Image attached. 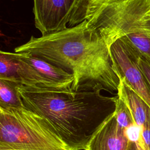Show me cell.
<instances>
[{
  "instance_id": "cell-4",
  "label": "cell",
  "mask_w": 150,
  "mask_h": 150,
  "mask_svg": "<svg viewBox=\"0 0 150 150\" xmlns=\"http://www.w3.org/2000/svg\"><path fill=\"white\" fill-rule=\"evenodd\" d=\"M0 149L71 150L44 118L25 106L0 107Z\"/></svg>"
},
{
  "instance_id": "cell-19",
  "label": "cell",
  "mask_w": 150,
  "mask_h": 150,
  "mask_svg": "<svg viewBox=\"0 0 150 150\" xmlns=\"http://www.w3.org/2000/svg\"><path fill=\"white\" fill-rule=\"evenodd\" d=\"M89 1H90V0H83L82 5H81V8H80V12H79V16L80 15V14H81V11H82L83 9L84 6H85V5H86V4L87 3V2H88Z\"/></svg>"
},
{
  "instance_id": "cell-11",
  "label": "cell",
  "mask_w": 150,
  "mask_h": 150,
  "mask_svg": "<svg viewBox=\"0 0 150 150\" xmlns=\"http://www.w3.org/2000/svg\"><path fill=\"white\" fill-rule=\"evenodd\" d=\"M19 84L14 81L0 79V107H24L18 91Z\"/></svg>"
},
{
  "instance_id": "cell-5",
  "label": "cell",
  "mask_w": 150,
  "mask_h": 150,
  "mask_svg": "<svg viewBox=\"0 0 150 150\" xmlns=\"http://www.w3.org/2000/svg\"><path fill=\"white\" fill-rule=\"evenodd\" d=\"M113 68L150 107V86L138 63L141 55L126 36L115 41L109 49Z\"/></svg>"
},
{
  "instance_id": "cell-7",
  "label": "cell",
  "mask_w": 150,
  "mask_h": 150,
  "mask_svg": "<svg viewBox=\"0 0 150 150\" xmlns=\"http://www.w3.org/2000/svg\"><path fill=\"white\" fill-rule=\"evenodd\" d=\"M0 79L27 87L57 90L51 82L13 53L2 50L0 52Z\"/></svg>"
},
{
  "instance_id": "cell-3",
  "label": "cell",
  "mask_w": 150,
  "mask_h": 150,
  "mask_svg": "<svg viewBox=\"0 0 150 150\" xmlns=\"http://www.w3.org/2000/svg\"><path fill=\"white\" fill-rule=\"evenodd\" d=\"M88 23L110 49L118 39L137 32L150 33V0H111L88 4L80 22Z\"/></svg>"
},
{
  "instance_id": "cell-12",
  "label": "cell",
  "mask_w": 150,
  "mask_h": 150,
  "mask_svg": "<svg viewBox=\"0 0 150 150\" xmlns=\"http://www.w3.org/2000/svg\"><path fill=\"white\" fill-rule=\"evenodd\" d=\"M125 36L139 50L142 55L150 59V33L137 32L129 33Z\"/></svg>"
},
{
  "instance_id": "cell-18",
  "label": "cell",
  "mask_w": 150,
  "mask_h": 150,
  "mask_svg": "<svg viewBox=\"0 0 150 150\" xmlns=\"http://www.w3.org/2000/svg\"><path fill=\"white\" fill-rule=\"evenodd\" d=\"M111 1V0H90V1H89L88 2H87V3L85 5V6H84V8H83V10H82V11H81V14H80V16H81V13H82V12H83V9H84V8L88 5V4H93V3H100V2H107V1Z\"/></svg>"
},
{
  "instance_id": "cell-6",
  "label": "cell",
  "mask_w": 150,
  "mask_h": 150,
  "mask_svg": "<svg viewBox=\"0 0 150 150\" xmlns=\"http://www.w3.org/2000/svg\"><path fill=\"white\" fill-rule=\"evenodd\" d=\"M83 0H33L35 27L42 35L76 25Z\"/></svg>"
},
{
  "instance_id": "cell-14",
  "label": "cell",
  "mask_w": 150,
  "mask_h": 150,
  "mask_svg": "<svg viewBox=\"0 0 150 150\" xmlns=\"http://www.w3.org/2000/svg\"><path fill=\"white\" fill-rule=\"evenodd\" d=\"M124 131L129 142L135 143L141 148L142 127L134 123L126 128Z\"/></svg>"
},
{
  "instance_id": "cell-17",
  "label": "cell",
  "mask_w": 150,
  "mask_h": 150,
  "mask_svg": "<svg viewBox=\"0 0 150 150\" xmlns=\"http://www.w3.org/2000/svg\"><path fill=\"white\" fill-rule=\"evenodd\" d=\"M128 150H142V149L135 143L129 142Z\"/></svg>"
},
{
  "instance_id": "cell-10",
  "label": "cell",
  "mask_w": 150,
  "mask_h": 150,
  "mask_svg": "<svg viewBox=\"0 0 150 150\" xmlns=\"http://www.w3.org/2000/svg\"><path fill=\"white\" fill-rule=\"evenodd\" d=\"M117 96L126 104L132 115L134 122L142 127L150 117V107L146 103L125 81L119 78Z\"/></svg>"
},
{
  "instance_id": "cell-16",
  "label": "cell",
  "mask_w": 150,
  "mask_h": 150,
  "mask_svg": "<svg viewBox=\"0 0 150 150\" xmlns=\"http://www.w3.org/2000/svg\"><path fill=\"white\" fill-rule=\"evenodd\" d=\"M138 64L150 86V59L141 54Z\"/></svg>"
},
{
  "instance_id": "cell-8",
  "label": "cell",
  "mask_w": 150,
  "mask_h": 150,
  "mask_svg": "<svg viewBox=\"0 0 150 150\" xmlns=\"http://www.w3.org/2000/svg\"><path fill=\"white\" fill-rule=\"evenodd\" d=\"M129 143L114 112L93 136L87 150H128Z\"/></svg>"
},
{
  "instance_id": "cell-2",
  "label": "cell",
  "mask_w": 150,
  "mask_h": 150,
  "mask_svg": "<svg viewBox=\"0 0 150 150\" xmlns=\"http://www.w3.org/2000/svg\"><path fill=\"white\" fill-rule=\"evenodd\" d=\"M14 51L39 57L73 74V91L98 84L110 93L118 91L120 79L114 71L109 49L86 20L39 38L32 36Z\"/></svg>"
},
{
  "instance_id": "cell-20",
  "label": "cell",
  "mask_w": 150,
  "mask_h": 150,
  "mask_svg": "<svg viewBox=\"0 0 150 150\" xmlns=\"http://www.w3.org/2000/svg\"><path fill=\"white\" fill-rule=\"evenodd\" d=\"M0 150H19V149H0Z\"/></svg>"
},
{
  "instance_id": "cell-13",
  "label": "cell",
  "mask_w": 150,
  "mask_h": 150,
  "mask_svg": "<svg viewBox=\"0 0 150 150\" xmlns=\"http://www.w3.org/2000/svg\"><path fill=\"white\" fill-rule=\"evenodd\" d=\"M114 115L120 127L124 129L130 125L135 123L128 107L118 96L116 102Z\"/></svg>"
},
{
  "instance_id": "cell-9",
  "label": "cell",
  "mask_w": 150,
  "mask_h": 150,
  "mask_svg": "<svg viewBox=\"0 0 150 150\" xmlns=\"http://www.w3.org/2000/svg\"><path fill=\"white\" fill-rule=\"evenodd\" d=\"M14 54L36 70L44 78L51 82L58 90L73 91L74 81L73 74L46 60L26 53H13Z\"/></svg>"
},
{
  "instance_id": "cell-1",
  "label": "cell",
  "mask_w": 150,
  "mask_h": 150,
  "mask_svg": "<svg viewBox=\"0 0 150 150\" xmlns=\"http://www.w3.org/2000/svg\"><path fill=\"white\" fill-rule=\"evenodd\" d=\"M103 90L100 84L77 91L18 86L23 105L44 118L71 150H87L93 136L114 112L118 96H104Z\"/></svg>"
},
{
  "instance_id": "cell-15",
  "label": "cell",
  "mask_w": 150,
  "mask_h": 150,
  "mask_svg": "<svg viewBox=\"0 0 150 150\" xmlns=\"http://www.w3.org/2000/svg\"><path fill=\"white\" fill-rule=\"evenodd\" d=\"M142 150H150V117L142 127L141 145Z\"/></svg>"
}]
</instances>
